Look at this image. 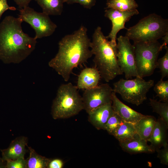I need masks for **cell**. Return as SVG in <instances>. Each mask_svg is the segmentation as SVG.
Here are the masks:
<instances>
[{"instance_id":"1","label":"cell","mask_w":168,"mask_h":168,"mask_svg":"<svg viewBox=\"0 0 168 168\" xmlns=\"http://www.w3.org/2000/svg\"><path fill=\"white\" fill-rule=\"evenodd\" d=\"M91 42L87 29L81 26L59 41L58 52L49 62V66L68 81L73 69L86 63L93 55L90 49Z\"/></svg>"},{"instance_id":"2","label":"cell","mask_w":168,"mask_h":168,"mask_svg":"<svg viewBox=\"0 0 168 168\" xmlns=\"http://www.w3.org/2000/svg\"><path fill=\"white\" fill-rule=\"evenodd\" d=\"M22 22L7 16L0 23V60L4 64L19 63L35 49L36 40L23 31Z\"/></svg>"},{"instance_id":"3","label":"cell","mask_w":168,"mask_h":168,"mask_svg":"<svg viewBox=\"0 0 168 168\" xmlns=\"http://www.w3.org/2000/svg\"><path fill=\"white\" fill-rule=\"evenodd\" d=\"M116 46L108 40L100 27H97L93 35L90 47L94 55V67L99 72L101 78L106 82L123 74L118 63Z\"/></svg>"},{"instance_id":"4","label":"cell","mask_w":168,"mask_h":168,"mask_svg":"<svg viewBox=\"0 0 168 168\" xmlns=\"http://www.w3.org/2000/svg\"><path fill=\"white\" fill-rule=\"evenodd\" d=\"M83 110L82 96L76 86L71 82L61 85L51 106L53 118H68L77 114Z\"/></svg>"},{"instance_id":"5","label":"cell","mask_w":168,"mask_h":168,"mask_svg":"<svg viewBox=\"0 0 168 168\" xmlns=\"http://www.w3.org/2000/svg\"><path fill=\"white\" fill-rule=\"evenodd\" d=\"M127 30L125 36L134 43L156 41L168 32V21L151 14Z\"/></svg>"},{"instance_id":"6","label":"cell","mask_w":168,"mask_h":168,"mask_svg":"<svg viewBox=\"0 0 168 168\" xmlns=\"http://www.w3.org/2000/svg\"><path fill=\"white\" fill-rule=\"evenodd\" d=\"M154 83L153 80L146 81L138 77L132 80L122 78L113 84V90L124 100L138 106L147 99V93Z\"/></svg>"},{"instance_id":"7","label":"cell","mask_w":168,"mask_h":168,"mask_svg":"<svg viewBox=\"0 0 168 168\" xmlns=\"http://www.w3.org/2000/svg\"><path fill=\"white\" fill-rule=\"evenodd\" d=\"M161 45L157 41L134 43L136 68L140 77L143 78L153 73L162 49Z\"/></svg>"},{"instance_id":"8","label":"cell","mask_w":168,"mask_h":168,"mask_svg":"<svg viewBox=\"0 0 168 168\" xmlns=\"http://www.w3.org/2000/svg\"><path fill=\"white\" fill-rule=\"evenodd\" d=\"M19 11V17L34 30V38L36 40L51 35L57 27L49 15L43 12H37L28 6L20 9Z\"/></svg>"},{"instance_id":"9","label":"cell","mask_w":168,"mask_h":168,"mask_svg":"<svg viewBox=\"0 0 168 168\" xmlns=\"http://www.w3.org/2000/svg\"><path fill=\"white\" fill-rule=\"evenodd\" d=\"M116 56L118 64L126 79L140 77L136 66L134 47L126 36L117 39Z\"/></svg>"},{"instance_id":"10","label":"cell","mask_w":168,"mask_h":168,"mask_svg":"<svg viewBox=\"0 0 168 168\" xmlns=\"http://www.w3.org/2000/svg\"><path fill=\"white\" fill-rule=\"evenodd\" d=\"M113 89L108 83L85 89L82 98L83 110L88 114L94 109L112 102Z\"/></svg>"},{"instance_id":"11","label":"cell","mask_w":168,"mask_h":168,"mask_svg":"<svg viewBox=\"0 0 168 168\" xmlns=\"http://www.w3.org/2000/svg\"><path fill=\"white\" fill-rule=\"evenodd\" d=\"M105 16L109 19L112 23V27L109 35L106 36L108 39H110V42L116 45V35L121 29H127L125 27L126 22L128 21L131 17L139 14L138 10L121 11L112 8L106 9L105 11Z\"/></svg>"},{"instance_id":"12","label":"cell","mask_w":168,"mask_h":168,"mask_svg":"<svg viewBox=\"0 0 168 168\" xmlns=\"http://www.w3.org/2000/svg\"><path fill=\"white\" fill-rule=\"evenodd\" d=\"M112 101L114 112L124 121L135 124L145 115L123 103L118 98L114 92L112 93Z\"/></svg>"},{"instance_id":"13","label":"cell","mask_w":168,"mask_h":168,"mask_svg":"<svg viewBox=\"0 0 168 168\" xmlns=\"http://www.w3.org/2000/svg\"><path fill=\"white\" fill-rule=\"evenodd\" d=\"M27 142L28 138L26 137L21 136L16 138L12 141L7 148L1 149L2 159L6 161L7 160L24 158Z\"/></svg>"},{"instance_id":"14","label":"cell","mask_w":168,"mask_h":168,"mask_svg":"<svg viewBox=\"0 0 168 168\" xmlns=\"http://www.w3.org/2000/svg\"><path fill=\"white\" fill-rule=\"evenodd\" d=\"M112 102L97 108L89 113V122L98 130L103 129L110 117L114 112Z\"/></svg>"},{"instance_id":"15","label":"cell","mask_w":168,"mask_h":168,"mask_svg":"<svg viewBox=\"0 0 168 168\" xmlns=\"http://www.w3.org/2000/svg\"><path fill=\"white\" fill-rule=\"evenodd\" d=\"M147 142L136 134L133 138L119 142L122 149L130 154L155 152V150L150 145L148 144Z\"/></svg>"},{"instance_id":"16","label":"cell","mask_w":168,"mask_h":168,"mask_svg":"<svg viewBox=\"0 0 168 168\" xmlns=\"http://www.w3.org/2000/svg\"><path fill=\"white\" fill-rule=\"evenodd\" d=\"M168 125L159 117L156 120L150 137L147 140L155 151L168 143Z\"/></svg>"},{"instance_id":"17","label":"cell","mask_w":168,"mask_h":168,"mask_svg":"<svg viewBox=\"0 0 168 168\" xmlns=\"http://www.w3.org/2000/svg\"><path fill=\"white\" fill-rule=\"evenodd\" d=\"M100 78V73L95 67L86 68L78 75L76 86L78 89L93 88L98 85Z\"/></svg>"},{"instance_id":"18","label":"cell","mask_w":168,"mask_h":168,"mask_svg":"<svg viewBox=\"0 0 168 168\" xmlns=\"http://www.w3.org/2000/svg\"><path fill=\"white\" fill-rule=\"evenodd\" d=\"M156 120L153 116L145 115L134 124L137 134L147 141L151 136Z\"/></svg>"},{"instance_id":"19","label":"cell","mask_w":168,"mask_h":168,"mask_svg":"<svg viewBox=\"0 0 168 168\" xmlns=\"http://www.w3.org/2000/svg\"><path fill=\"white\" fill-rule=\"evenodd\" d=\"M41 7L42 12L48 15H60L63 9L64 0H35Z\"/></svg>"},{"instance_id":"20","label":"cell","mask_w":168,"mask_h":168,"mask_svg":"<svg viewBox=\"0 0 168 168\" xmlns=\"http://www.w3.org/2000/svg\"><path fill=\"white\" fill-rule=\"evenodd\" d=\"M136 134L134 124L124 121L113 135L119 142H121L133 138Z\"/></svg>"},{"instance_id":"21","label":"cell","mask_w":168,"mask_h":168,"mask_svg":"<svg viewBox=\"0 0 168 168\" xmlns=\"http://www.w3.org/2000/svg\"><path fill=\"white\" fill-rule=\"evenodd\" d=\"M29 156L27 160V168H47L51 159L38 154L31 147H28Z\"/></svg>"},{"instance_id":"22","label":"cell","mask_w":168,"mask_h":168,"mask_svg":"<svg viewBox=\"0 0 168 168\" xmlns=\"http://www.w3.org/2000/svg\"><path fill=\"white\" fill-rule=\"evenodd\" d=\"M106 9L112 8L121 11L137 9L138 5L135 0H107Z\"/></svg>"},{"instance_id":"23","label":"cell","mask_w":168,"mask_h":168,"mask_svg":"<svg viewBox=\"0 0 168 168\" xmlns=\"http://www.w3.org/2000/svg\"><path fill=\"white\" fill-rule=\"evenodd\" d=\"M149 101L153 112L158 114L159 117L168 125V102H161L151 98Z\"/></svg>"},{"instance_id":"24","label":"cell","mask_w":168,"mask_h":168,"mask_svg":"<svg viewBox=\"0 0 168 168\" xmlns=\"http://www.w3.org/2000/svg\"><path fill=\"white\" fill-rule=\"evenodd\" d=\"M153 90L160 100L168 102V81L160 80L154 86Z\"/></svg>"},{"instance_id":"25","label":"cell","mask_w":168,"mask_h":168,"mask_svg":"<svg viewBox=\"0 0 168 168\" xmlns=\"http://www.w3.org/2000/svg\"><path fill=\"white\" fill-rule=\"evenodd\" d=\"M123 121L121 117L114 112L108 119L104 130H106L110 134L113 135L116 129Z\"/></svg>"},{"instance_id":"26","label":"cell","mask_w":168,"mask_h":168,"mask_svg":"<svg viewBox=\"0 0 168 168\" xmlns=\"http://www.w3.org/2000/svg\"><path fill=\"white\" fill-rule=\"evenodd\" d=\"M165 48L166 50L165 54L157 60V63L156 68L160 69L161 74V80L168 76V48Z\"/></svg>"},{"instance_id":"27","label":"cell","mask_w":168,"mask_h":168,"mask_svg":"<svg viewBox=\"0 0 168 168\" xmlns=\"http://www.w3.org/2000/svg\"><path fill=\"white\" fill-rule=\"evenodd\" d=\"M27 161L24 158L6 161L5 168H27Z\"/></svg>"},{"instance_id":"28","label":"cell","mask_w":168,"mask_h":168,"mask_svg":"<svg viewBox=\"0 0 168 168\" xmlns=\"http://www.w3.org/2000/svg\"><path fill=\"white\" fill-rule=\"evenodd\" d=\"M162 149H159L156 151L157 152V157L160 160L161 164L168 165V144H166Z\"/></svg>"},{"instance_id":"29","label":"cell","mask_w":168,"mask_h":168,"mask_svg":"<svg viewBox=\"0 0 168 168\" xmlns=\"http://www.w3.org/2000/svg\"><path fill=\"white\" fill-rule=\"evenodd\" d=\"M65 2L68 4L78 3L84 8L90 9L94 6L96 2V0H64Z\"/></svg>"},{"instance_id":"30","label":"cell","mask_w":168,"mask_h":168,"mask_svg":"<svg viewBox=\"0 0 168 168\" xmlns=\"http://www.w3.org/2000/svg\"><path fill=\"white\" fill-rule=\"evenodd\" d=\"M64 163L63 161L59 158L50 159L47 168H62Z\"/></svg>"},{"instance_id":"31","label":"cell","mask_w":168,"mask_h":168,"mask_svg":"<svg viewBox=\"0 0 168 168\" xmlns=\"http://www.w3.org/2000/svg\"><path fill=\"white\" fill-rule=\"evenodd\" d=\"M16 9L15 7L8 5L7 0H0V20L3 14L7 10L15 11Z\"/></svg>"},{"instance_id":"32","label":"cell","mask_w":168,"mask_h":168,"mask_svg":"<svg viewBox=\"0 0 168 168\" xmlns=\"http://www.w3.org/2000/svg\"><path fill=\"white\" fill-rule=\"evenodd\" d=\"M20 9L28 6L31 0H13Z\"/></svg>"},{"instance_id":"33","label":"cell","mask_w":168,"mask_h":168,"mask_svg":"<svg viewBox=\"0 0 168 168\" xmlns=\"http://www.w3.org/2000/svg\"><path fill=\"white\" fill-rule=\"evenodd\" d=\"M162 39L164 40L163 44L161 45V48L165 47V48L167 46V45L168 44V32L165 35L162 37Z\"/></svg>"},{"instance_id":"34","label":"cell","mask_w":168,"mask_h":168,"mask_svg":"<svg viewBox=\"0 0 168 168\" xmlns=\"http://www.w3.org/2000/svg\"><path fill=\"white\" fill-rule=\"evenodd\" d=\"M6 161L2 159V157H0V168H5Z\"/></svg>"}]
</instances>
